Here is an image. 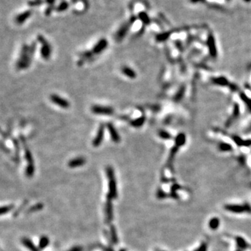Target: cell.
I'll use <instances>...</instances> for the list:
<instances>
[{
	"instance_id": "cell-1",
	"label": "cell",
	"mask_w": 251,
	"mask_h": 251,
	"mask_svg": "<svg viewBox=\"0 0 251 251\" xmlns=\"http://www.w3.org/2000/svg\"><path fill=\"white\" fill-rule=\"evenodd\" d=\"M36 50V43L33 42L31 45L24 44L22 47L19 57L16 62V68L18 70H23L29 68L32 62L34 55Z\"/></svg>"
},
{
	"instance_id": "cell-2",
	"label": "cell",
	"mask_w": 251,
	"mask_h": 251,
	"mask_svg": "<svg viewBox=\"0 0 251 251\" xmlns=\"http://www.w3.org/2000/svg\"><path fill=\"white\" fill-rule=\"evenodd\" d=\"M106 174L108 178V188L109 192L107 197L112 199L117 197V182L115 179V171L112 166H107L106 168Z\"/></svg>"
},
{
	"instance_id": "cell-3",
	"label": "cell",
	"mask_w": 251,
	"mask_h": 251,
	"mask_svg": "<svg viewBox=\"0 0 251 251\" xmlns=\"http://www.w3.org/2000/svg\"><path fill=\"white\" fill-rule=\"evenodd\" d=\"M37 39H38V41L41 44L40 55H41L42 58L46 60H49L51 57V54H52V47L43 36H38Z\"/></svg>"
},
{
	"instance_id": "cell-4",
	"label": "cell",
	"mask_w": 251,
	"mask_h": 251,
	"mask_svg": "<svg viewBox=\"0 0 251 251\" xmlns=\"http://www.w3.org/2000/svg\"><path fill=\"white\" fill-rule=\"evenodd\" d=\"M91 110L92 113L99 115H112L115 113L113 107L109 106L93 105L91 106Z\"/></svg>"
},
{
	"instance_id": "cell-5",
	"label": "cell",
	"mask_w": 251,
	"mask_h": 251,
	"mask_svg": "<svg viewBox=\"0 0 251 251\" xmlns=\"http://www.w3.org/2000/svg\"><path fill=\"white\" fill-rule=\"evenodd\" d=\"M50 99L51 102L63 109H68L70 107L69 101L61 97L58 94H55V93L51 94L50 96Z\"/></svg>"
},
{
	"instance_id": "cell-6",
	"label": "cell",
	"mask_w": 251,
	"mask_h": 251,
	"mask_svg": "<svg viewBox=\"0 0 251 251\" xmlns=\"http://www.w3.org/2000/svg\"><path fill=\"white\" fill-rule=\"evenodd\" d=\"M134 21H135V19H133V18L130 19V20H129L128 23H126V24H124V25L120 28L119 31L117 32L116 36H115V39H116L117 41H121L126 36L128 31L129 30V29L131 26L132 23H134Z\"/></svg>"
},
{
	"instance_id": "cell-7",
	"label": "cell",
	"mask_w": 251,
	"mask_h": 251,
	"mask_svg": "<svg viewBox=\"0 0 251 251\" xmlns=\"http://www.w3.org/2000/svg\"><path fill=\"white\" fill-rule=\"evenodd\" d=\"M105 124H101L99 126V129H98L97 133H96V137L93 138L92 141V145L93 147H99L102 144L103 141L104 139V134H105Z\"/></svg>"
},
{
	"instance_id": "cell-8",
	"label": "cell",
	"mask_w": 251,
	"mask_h": 251,
	"mask_svg": "<svg viewBox=\"0 0 251 251\" xmlns=\"http://www.w3.org/2000/svg\"><path fill=\"white\" fill-rule=\"evenodd\" d=\"M106 127H107L110 138H111L113 142L119 143L121 142V137H120L119 132H118L115 126L113 125V123L108 122L106 124Z\"/></svg>"
},
{
	"instance_id": "cell-9",
	"label": "cell",
	"mask_w": 251,
	"mask_h": 251,
	"mask_svg": "<svg viewBox=\"0 0 251 251\" xmlns=\"http://www.w3.org/2000/svg\"><path fill=\"white\" fill-rule=\"evenodd\" d=\"M107 46H108V42H107V40L105 38H102V39L99 40L96 43V44L93 47L92 49H91V52L95 55L99 54L103 52L106 48H107Z\"/></svg>"
},
{
	"instance_id": "cell-10",
	"label": "cell",
	"mask_w": 251,
	"mask_h": 251,
	"mask_svg": "<svg viewBox=\"0 0 251 251\" xmlns=\"http://www.w3.org/2000/svg\"><path fill=\"white\" fill-rule=\"evenodd\" d=\"M113 199L107 197V202L105 205V213L107 216V223H110L113 221Z\"/></svg>"
},
{
	"instance_id": "cell-11",
	"label": "cell",
	"mask_w": 251,
	"mask_h": 251,
	"mask_svg": "<svg viewBox=\"0 0 251 251\" xmlns=\"http://www.w3.org/2000/svg\"><path fill=\"white\" fill-rule=\"evenodd\" d=\"M86 163V159L84 157H77L71 159L68 161V166L71 168H76L78 167L82 166Z\"/></svg>"
},
{
	"instance_id": "cell-12",
	"label": "cell",
	"mask_w": 251,
	"mask_h": 251,
	"mask_svg": "<svg viewBox=\"0 0 251 251\" xmlns=\"http://www.w3.org/2000/svg\"><path fill=\"white\" fill-rule=\"evenodd\" d=\"M121 71L124 75L129 77L130 79H135L137 77L136 72L132 68L128 66H124L121 67Z\"/></svg>"
},
{
	"instance_id": "cell-13",
	"label": "cell",
	"mask_w": 251,
	"mask_h": 251,
	"mask_svg": "<svg viewBox=\"0 0 251 251\" xmlns=\"http://www.w3.org/2000/svg\"><path fill=\"white\" fill-rule=\"evenodd\" d=\"M21 242L26 248L29 249L30 251H40L38 247H36L29 238H23L21 240Z\"/></svg>"
},
{
	"instance_id": "cell-14",
	"label": "cell",
	"mask_w": 251,
	"mask_h": 251,
	"mask_svg": "<svg viewBox=\"0 0 251 251\" xmlns=\"http://www.w3.org/2000/svg\"><path fill=\"white\" fill-rule=\"evenodd\" d=\"M24 149H25V159L27 162V165H34V161L33 156L31 151L29 150V147L26 146V144H24Z\"/></svg>"
},
{
	"instance_id": "cell-15",
	"label": "cell",
	"mask_w": 251,
	"mask_h": 251,
	"mask_svg": "<svg viewBox=\"0 0 251 251\" xmlns=\"http://www.w3.org/2000/svg\"><path fill=\"white\" fill-rule=\"evenodd\" d=\"M144 121H145V117H144V116H142L140 117L137 118V119L132 120L130 124L132 127L139 128L144 124Z\"/></svg>"
},
{
	"instance_id": "cell-16",
	"label": "cell",
	"mask_w": 251,
	"mask_h": 251,
	"mask_svg": "<svg viewBox=\"0 0 251 251\" xmlns=\"http://www.w3.org/2000/svg\"><path fill=\"white\" fill-rule=\"evenodd\" d=\"M50 243V240L49 238L46 236H42L40 238L39 240V243H38V248H39L40 250H43L45 249L47 246H48Z\"/></svg>"
},
{
	"instance_id": "cell-17",
	"label": "cell",
	"mask_w": 251,
	"mask_h": 251,
	"mask_svg": "<svg viewBox=\"0 0 251 251\" xmlns=\"http://www.w3.org/2000/svg\"><path fill=\"white\" fill-rule=\"evenodd\" d=\"M110 236H111L112 242L113 243V244L116 245L119 243V240H118V236L117 234V230L116 228L114 225H110Z\"/></svg>"
},
{
	"instance_id": "cell-18",
	"label": "cell",
	"mask_w": 251,
	"mask_h": 251,
	"mask_svg": "<svg viewBox=\"0 0 251 251\" xmlns=\"http://www.w3.org/2000/svg\"><path fill=\"white\" fill-rule=\"evenodd\" d=\"M29 15H30V13H29V12H26V13L20 14V15H18V16L17 17L15 21H16V23H18V24H22V23H24V22L29 18Z\"/></svg>"
},
{
	"instance_id": "cell-19",
	"label": "cell",
	"mask_w": 251,
	"mask_h": 251,
	"mask_svg": "<svg viewBox=\"0 0 251 251\" xmlns=\"http://www.w3.org/2000/svg\"><path fill=\"white\" fill-rule=\"evenodd\" d=\"M35 172V165H27L25 170V174L27 177H32Z\"/></svg>"
},
{
	"instance_id": "cell-20",
	"label": "cell",
	"mask_w": 251,
	"mask_h": 251,
	"mask_svg": "<svg viewBox=\"0 0 251 251\" xmlns=\"http://www.w3.org/2000/svg\"><path fill=\"white\" fill-rule=\"evenodd\" d=\"M139 18H140V20H142L144 24L145 25H149L150 23V20H149V16L147 15V14L144 12H141L139 14Z\"/></svg>"
},
{
	"instance_id": "cell-21",
	"label": "cell",
	"mask_w": 251,
	"mask_h": 251,
	"mask_svg": "<svg viewBox=\"0 0 251 251\" xmlns=\"http://www.w3.org/2000/svg\"><path fill=\"white\" fill-rule=\"evenodd\" d=\"M93 54L91 52V50L89 51H85V52H82V54L80 55L81 61H84L85 60H89V59L93 57Z\"/></svg>"
},
{
	"instance_id": "cell-22",
	"label": "cell",
	"mask_w": 251,
	"mask_h": 251,
	"mask_svg": "<svg viewBox=\"0 0 251 251\" xmlns=\"http://www.w3.org/2000/svg\"><path fill=\"white\" fill-rule=\"evenodd\" d=\"M13 208H14L13 205L3 206V207H1V214L4 215V214H6V213H8L9 211H11Z\"/></svg>"
},
{
	"instance_id": "cell-23",
	"label": "cell",
	"mask_w": 251,
	"mask_h": 251,
	"mask_svg": "<svg viewBox=\"0 0 251 251\" xmlns=\"http://www.w3.org/2000/svg\"><path fill=\"white\" fill-rule=\"evenodd\" d=\"M43 205H42V204H36V205H34V206H33V207H31V208L29 209V211L33 212V211H38V210L41 209L43 208Z\"/></svg>"
},
{
	"instance_id": "cell-24",
	"label": "cell",
	"mask_w": 251,
	"mask_h": 251,
	"mask_svg": "<svg viewBox=\"0 0 251 251\" xmlns=\"http://www.w3.org/2000/svg\"><path fill=\"white\" fill-rule=\"evenodd\" d=\"M82 248L81 246H75V247L72 248H71L70 250H68V251H82Z\"/></svg>"
},
{
	"instance_id": "cell-25",
	"label": "cell",
	"mask_w": 251,
	"mask_h": 251,
	"mask_svg": "<svg viewBox=\"0 0 251 251\" xmlns=\"http://www.w3.org/2000/svg\"><path fill=\"white\" fill-rule=\"evenodd\" d=\"M103 249L105 251H114L113 249L110 247H103Z\"/></svg>"
},
{
	"instance_id": "cell-26",
	"label": "cell",
	"mask_w": 251,
	"mask_h": 251,
	"mask_svg": "<svg viewBox=\"0 0 251 251\" xmlns=\"http://www.w3.org/2000/svg\"><path fill=\"white\" fill-rule=\"evenodd\" d=\"M200 1H202V0H191V2H193V3H197Z\"/></svg>"
},
{
	"instance_id": "cell-27",
	"label": "cell",
	"mask_w": 251,
	"mask_h": 251,
	"mask_svg": "<svg viewBox=\"0 0 251 251\" xmlns=\"http://www.w3.org/2000/svg\"><path fill=\"white\" fill-rule=\"evenodd\" d=\"M244 1H246V2H250L251 0H244Z\"/></svg>"
},
{
	"instance_id": "cell-28",
	"label": "cell",
	"mask_w": 251,
	"mask_h": 251,
	"mask_svg": "<svg viewBox=\"0 0 251 251\" xmlns=\"http://www.w3.org/2000/svg\"><path fill=\"white\" fill-rule=\"evenodd\" d=\"M119 251H126V250L124 248H121V249H120Z\"/></svg>"
}]
</instances>
